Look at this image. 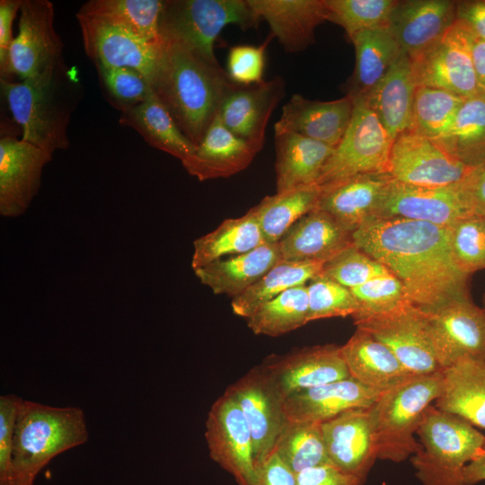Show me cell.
I'll return each mask as SVG.
<instances>
[{
    "mask_svg": "<svg viewBox=\"0 0 485 485\" xmlns=\"http://www.w3.org/2000/svg\"><path fill=\"white\" fill-rule=\"evenodd\" d=\"M354 244L402 284L423 311L468 295L469 275L456 265L447 226L402 218H372L353 232Z\"/></svg>",
    "mask_w": 485,
    "mask_h": 485,
    "instance_id": "1",
    "label": "cell"
},
{
    "mask_svg": "<svg viewBox=\"0 0 485 485\" xmlns=\"http://www.w3.org/2000/svg\"><path fill=\"white\" fill-rule=\"evenodd\" d=\"M150 84L196 146L236 85L219 63H211L185 44L163 37Z\"/></svg>",
    "mask_w": 485,
    "mask_h": 485,
    "instance_id": "2",
    "label": "cell"
},
{
    "mask_svg": "<svg viewBox=\"0 0 485 485\" xmlns=\"http://www.w3.org/2000/svg\"><path fill=\"white\" fill-rule=\"evenodd\" d=\"M1 90L22 138L48 154L69 148L68 126L81 85L64 59L23 81L0 79Z\"/></svg>",
    "mask_w": 485,
    "mask_h": 485,
    "instance_id": "3",
    "label": "cell"
},
{
    "mask_svg": "<svg viewBox=\"0 0 485 485\" xmlns=\"http://www.w3.org/2000/svg\"><path fill=\"white\" fill-rule=\"evenodd\" d=\"M89 437L78 407H53L22 400L13 446L14 485H34L38 473L58 454L84 445Z\"/></svg>",
    "mask_w": 485,
    "mask_h": 485,
    "instance_id": "4",
    "label": "cell"
},
{
    "mask_svg": "<svg viewBox=\"0 0 485 485\" xmlns=\"http://www.w3.org/2000/svg\"><path fill=\"white\" fill-rule=\"evenodd\" d=\"M442 385L443 371L415 375L379 394L369 408L378 459L401 463L420 450L415 435Z\"/></svg>",
    "mask_w": 485,
    "mask_h": 485,
    "instance_id": "5",
    "label": "cell"
},
{
    "mask_svg": "<svg viewBox=\"0 0 485 485\" xmlns=\"http://www.w3.org/2000/svg\"><path fill=\"white\" fill-rule=\"evenodd\" d=\"M420 450L410 457L421 485H465L463 471L485 446V436L459 416L430 405L417 430Z\"/></svg>",
    "mask_w": 485,
    "mask_h": 485,
    "instance_id": "6",
    "label": "cell"
},
{
    "mask_svg": "<svg viewBox=\"0 0 485 485\" xmlns=\"http://www.w3.org/2000/svg\"><path fill=\"white\" fill-rule=\"evenodd\" d=\"M259 22L247 0H166L159 31L161 37L178 40L218 64L214 47L222 30L234 24L245 31Z\"/></svg>",
    "mask_w": 485,
    "mask_h": 485,
    "instance_id": "7",
    "label": "cell"
},
{
    "mask_svg": "<svg viewBox=\"0 0 485 485\" xmlns=\"http://www.w3.org/2000/svg\"><path fill=\"white\" fill-rule=\"evenodd\" d=\"M354 102L348 128L317 181L321 189L359 174L387 172L394 139L365 101Z\"/></svg>",
    "mask_w": 485,
    "mask_h": 485,
    "instance_id": "8",
    "label": "cell"
},
{
    "mask_svg": "<svg viewBox=\"0 0 485 485\" xmlns=\"http://www.w3.org/2000/svg\"><path fill=\"white\" fill-rule=\"evenodd\" d=\"M421 311L442 370L463 359L485 362V311L471 300L469 294Z\"/></svg>",
    "mask_w": 485,
    "mask_h": 485,
    "instance_id": "9",
    "label": "cell"
},
{
    "mask_svg": "<svg viewBox=\"0 0 485 485\" xmlns=\"http://www.w3.org/2000/svg\"><path fill=\"white\" fill-rule=\"evenodd\" d=\"M54 4L48 0H22L18 33L9 49L0 79L36 77L63 60V42L54 27Z\"/></svg>",
    "mask_w": 485,
    "mask_h": 485,
    "instance_id": "10",
    "label": "cell"
},
{
    "mask_svg": "<svg viewBox=\"0 0 485 485\" xmlns=\"http://www.w3.org/2000/svg\"><path fill=\"white\" fill-rule=\"evenodd\" d=\"M472 41V33L456 20L437 42L410 58L417 87L443 89L464 99L479 97Z\"/></svg>",
    "mask_w": 485,
    "mask_h": 485,
    "instance_id": "11",
    "label": "cell"
},
{
    "mask_svg": "<svg viewBox=\"0 0 485 485\" xmlns=\"http://www.w3.org/2000/svg\"><path fill=\"white\" fill-rule=\"evenodd\" d=\"M357 329L384 344L412 375L442 372L423 312L410 301L377 314L354 319Z\"/></svg>",
    "mask_w": 485,
    "mask_h": 485,
    "instance_id": "12",
    "label": "cell"
},
{
    "mask_svg": "<svg viewBox=\"0 0 485 485\" xmlns=\"http://www.w3.org/2000/svg\"><path fill=\"white\" fill-rule=\"evenodd\" d=\"M475 215L461 181L449 186L410 185L392 178L374 218H402L449 226Z\"/></svg>",
    "mask_w": 485,
    "mask_h": 485,
    "instance_id": "13",
    "label": "cell"
},
{
    "mask_svg": "<svg viewBox=\"0 0 485 485\" xmlns=\"http://www.w3.org/2000/svg\"><path fill=\"white\" fill-rule=\"evenodd\" d=\"M205 426L210 458L230 473L238 485H253L256 468L252 437L246 419L230 392L225 390L214 401Z\"/></svg>",
    "mask_w": 485,
    "mask_h": 485,
    "instance_id": "14",
    "label": "cell"
},
{
    "mask_svg": "<svg viewBox=\"0 0 485 485\" xmlns=\"http://www.w3.org/2000/svg\"><path fill=\"white\" fill-rule=\"evenodd\" d=\"M226 390L235 398L250 428L256 468L274 453L288 423L285 399L260 366L251 368Z\"/></svg>",
    "mask_w": 485,
    "mask_h": 485,
    "instance_id": "15",
    "label": "cell"
},
{
    "mask_svg": "<svg viewBox=\"0 0 485 485\" xmlns=\"http://www.w3.org/2000/svg\"><path fill=\"white\" fill-rule=\"evenodd\" d=\"M472 168L451 156L434 140L407 130L393 140L387 173L410 185L442 187L462 181Z\"/></svg>",
    "mask_w": 485,
    "mask_h": 485,
    "instance_id": "16",
    "label": "cell"
},
{
    "mask_svg": "<svg viewBox=\"0 0 485 485\" xmlns=\"http://www.w3.org/2000/svg\"><path fill=\"white\" fill-rule=\"evenodd\" d=\"M84 48L95 66L137 70L151 81L160 40L147 41L104 19L76 13Z\"/></svg>",
    "mask_w": 485,
    "mask_h": 485,
    "instance_id": "17",
    "label": "cell"
},
{
    "mask_svg": "<svg viewBox=\"0 0 485 485\" xmlns=\"http://www.w3.org/2000/svg\"><path fill=\"white\" fill-rule=\"evenodd\" d=\"M260 366L284 399L350 377L341 347L334 344L305 347L282 356H271Z\"/></svg>",
    "mask_w": 485,
    "mask_h": 485,
    "instance_id": "18",
    "label": "cell"
},
{
    "mask_svg": "<svg viewBox=\"0 0 485 485\" xmlns=\"http://www.w3.org/2000/svg\"><path fill=\"white\" fill-rule=\"evenodd\" d=\"M40 147L4 135L0 139V214H24L37 195L44 166L52 160Z\"/></svg>",
    "mask_w": 485,
    "mask_h": 485,
    "instance_id": "19",
    "label": "cell"
},
{
    "mask_svg": "<svg viewBox=\"0 0 485 485\" xmlns=\"http://www.w3.org/2000/svg\"><path fill=\"white\" fill-rule=\"evenodd\" d=\"M321 428L331 464L364 485L378 459L369 408L345 411L322 423Z\"/></svg>",
    "mask_w": 485,
    "mask_h": 485,
    "instance_id": "20",
    "label": "cell"
},
{
    "mask_svg": "<svg viewBox=\"0 0 485 485\" xmlns=\"http://www.w3.org/2000/svg\"><path fill=\"white\" fill-rule=\"evenodd\" d=\"M285 85L281 76L251 85L236 84L217 114L230 131L260 151L269 118L285 95Z\"/></svg>",
    "mask_w": 485,
    "mask_h": 485,
    "instance_id": "21",
    "label": "cell"
},
{
    "mask_svg": "<svg viewBox=\"0 0 485 485\" xmlns=\"http://www.w3.org/2000/svg\"><path fill=\"white\" fill-rule=\"evenodd\" d=\"M456 3L397 0L387 26L401 51L413 58L437 42L456 21Z\"/></svg>",
    "mask_w": 485,
    "mask_h": 485,
    "instance_id": "22",
    "label": "cell"
},
{
    "mask_svg": "<svg viewBox=\"0 0 485 485\" xmlns=\"http://www.w3.org/2000/svg\"><path fill=\"white\" fill-rule=\"evenodd\" d=\"M355 102L346 95L333 101H312L294 94L283 106L275 133L289 132L336 147L350 123Z\"/></svg>",
    "mask_w": 485,
    "mask_h": 485,
    "instance_id": "23",
    "label": "cell"
},
{
    "mask_svg": "<svg viewBox=\"0 0 485 485\" xmlns=\"http://www.w3.org/2000/svg\"><path fill=\"white\" fill-rule=\"evenodd\" d=\"M278 243L282 260L325 263L354 245L353 231L316 208L299 219Z\"/></svg>",
    "mask_w": 485,
    "mask_h": 485,
    "instance_id": "24",
    "label": "cell"
},
{
    "mask_svg": "<svg viewBox=\"0 0 485 485\" xmlns=\"http://www.w3.org/2000/svg\"><path fill=\"white\" fill-rule=\"evenodd\" d=\"M379 393L348 377L313 387L284 400L289 422L322 424L354 409H368Z\"/></svg>",
    "mask_w": 485,
    "mask_h": 485,
    "instance_id": "25",
    "label": "cell"
},
{
    "mask_svg": "<svg viewBox=\"0 0 485 485\" xmlns=\"http://www.w3.org/2000/svg\"><path fill=\"white\" fill-rule=\"evenodd\" d=\"M247 1L288 53L301 52L313 44L316 27L327 21L325 0Z\"/></svg>",
    "mask_w": 485,
    "mask_h": 485,
    "instance_id": "26",
    "label": "cell"
},
{
    "mask_svg": "<svg viewBox=\"0 0 485 485\" xmlns=\"http://www.w3.org/2000/svg\"><path fill=\"white\" fill-rule=\"evenodd\" d=\"M259 152L230 131L216 114L194 154L181 164L200 181L227 178L246 169Z\"/></svg>",
    "mask_w": 485,
    "mask_h": 485,
    "instance_id": "27",
    "label": "cell"
},
{
    "mask_svg": "<svg viewBox=\"0 0 485 485\" xmlns=\"http://www.w3.org/2000/svg\"><path fill=\"white\" fill-rule=\"evenodd\" d=\"M391 179L387 172L365 173L322 188L318 208L354 232L374 218Z\"/></svg>",
    "mask_w": 485,
    "mask_h": 485,
    "instance_id": "28",
    "label": "cell"
},
{
    "mask_svg": "<svg viewBox=\"0 0 485 485\" xmlns=\"http://www.w3.org/2000/svg\"><path fill=\"white\" fill-rule=\"evenodd\" d=\"M341 352L350 377L379 394L415 375L384 344L359 329L341 346Z\"/></svg>",
    "mask_w": 485,
    "mask_h": 485,
    "instance_id": "29",
    "label": "cell"
},
{
    "mask_svg": "<svg viewBox=\"0 0 485 485\" xmlns=\"http://www.w3.org/2000/svg\"><path fill=\"white\" fill-rule=\"evenodd\" d=\"M281 260L278 243H265L248 252L215 260L194 271L214 294L234 298Z\"/></svg>",
    "mask_w": 485,
    "mask_h": 485,
    "instance_id": "30",
    "label": "cell"
},
{
    "mask_svg": "<svg viewBox=\"0 0 485 485\" xmlns=\"http://www.w3.org/2000/svg\"><path fill=\"white\" fill-rule=\"evenodd\" d=\"M277 192L317 183L335 147L301 135L275 133Z\"/></svg>",
    "mask_w": 485,
    "mask_h": 485,
    "instance_id": "31",
    "label": "cell"
},
{
    "mask_svg": "<svg viewBox=\"0 0 485 485\" xmlns=\"http://www.w3.org/2000/svg\"><path fill=\"white\" fill-rule=\"evenodd\" d=\"M355 48L356 64L347 95L364 100L380 84L401 49L388 26L365 30L348 38Z\"/></svg>",
    "mask_w": 485,
    "mask_h": 485,
    "instance_id": "32",
    "label": "cell"
},
{
    "mask_svg": "<svg viewBox=\"0 0 485 485\" xmlns=\"http://www.w3.org/2000/svg\"><path fill=\"white\" fill-rule=\"evenodd\" d=\"M417 85L410 57L401 52L365 101L394 139L409 130Z\"/></svg>",
    "mask_w": 485,
    "mask_h": 485,
    "instance_id": "33",
    "label": "cell"
},
{
    "mask_svg": "<svg viewBox=\"0 0 485 485\" xmlns=\"http://www.w3.org/2000/svg\"><path fill=\"white\" fill-rule=\"evenodd\" d=\"M434 406L485 428V362L463 359L444 369Z\"/></svg>",
    "mask_w": 485,
    "mask_h": 485,
    "instance_id": "34",
    "label": "cell"
},
{
    "mask_svg": "<svg viewBox=\"0 0 485 485\" xmlns=\"http://www.w3.org/2000/svg\"><path fill=\"white\" fill-rule=\"evenodd\" d=\"M119 123L135 129L151 146L181 162L196 151L197 146L181 131L153 90L143 102L121 112Z\"/></svg>",
    "mask_w": 485,
    "mask_h": 485,
    "instance_id": "35",
    "label": "cell"
},
{
    "mask_svg": "<svg viewBox=\"0 0 485 485\" xmlns=\"http://www.w3.org/2000/svg\"><path fill=\"white\" fill-rule=\"evenodd\" d=\"M265 243L251 208L240 217L225 219L215 230L196 239L191 267L194 270L215 260L248 252Z\"/></svg>",
    "mask_w": 485,
    "mask_h": 485,
    "instance_id": "36",
    "label": "cell"
},
{
    "mask_svg": "<svg viewBox=\"0 0 485 485\" xmlns=\"http://www.w3.org/2000/svg\"><path fill=\"white\" fill-rule=\"evenodd\" d=\"M322 189L305 186L267 196L251 207L267 243H278L304 216L318 208Z\"/></svg>",
    "mask_w": 485,
    "mask_h": 485,
    "instance_id": "37",
    "label": "cell"
},
{
    "mask_svg": "<svg viewBox=\"0 0 485 485\" xmlns=\"http://www.w3.org/2000/svg\"><path fill=\"white\" fill-rule=\"evenodd\" d=\"M323 264L317 261L279 260L251 287L233 298V313L247 319L263 304L290 288L306 285L322 274Z\"/></svg>",
    "mask_w": 485,
    "mask_h": 485,
    "instance_id": "38",
    "label": "cell"
},
{
    "mask_svg": "<svg viewBox=\"0 0 485 485\" xmlns=\"http://www.w3.org/2000/svg\"><path fill=\"white\" fill-rule=\"evenodd\" d=\"M434 141L467 166L474 167L484 162L485 99H465L449 128Z\"/></svg>",
    "mask_w": 485,
    "mask_h": 485,
    "instance_id": "39",
    "label": "cell"
},
{
    "mask_svg": "<svg viewBox=\"0 0 485 485\" xmlns=\"http://www.w3.org/2000/svg\"><path fill=\"white\" fill-rule=\"evenodd\" d=\"M163 0H90L78 13L95 16L119 25L151 42L160 40L159 22Z\"/></svg>",
    "mask_w": 485,
    "mask_h": 485,
    "instance_id": "40",
    "label": "cell"
},
{
    "mask_svg": "<svg viewBox=\"0 0 485 485\" xmlns=\"http://www.w3.org/2000/svg\"><path fill=\"white\" fill-rule=\"evenodd\" d=\"M306 285L290 288L260 306L246 319L250 330L256 335L278 337L308 323Z\"/></svg>",
    "mask_w": 485,
    "mask_h": 485,
    "instance_id": "41",
    "label": "cell"
},
{
    "mask_svg": "<svg viewBox=\"0 0 485 485\" xmlns=\"http://www.w3.org/2000/svg\"><path fill=\"white\" fill-rule=\"evenodd\" d=\"M464 100L449 91L418 86L409 130L432 140L439 138L453 122Z\"/></svg>",
    "mask_w": 485,
    "mask_h": 485,
    "instance_id": "42",
    "label": "cell"
},
{
    "mask_svg": "<svg viewBox=\"0 0 485 485\" xmlns=\"http://www.w3.org/2000/svg\"><path fill=\"white\" fill-rule=\"evenodd\" d=\"M274 453L295 474L313 467L331 464L321 424L288 421L277 442Z\"/></svg>",
    "mask_w": 485,
    "mask_h": 485,
    "instance_id": "43",
    "label": "cell"
},
{
    "mask_svg": "<svg viewBox=\"0 0 485 485\" xmlns=\"http://www.w3.org/2000/svg\"><path fill=\"white\" fill-rule=\"evenodd\" d=\"M397 0H325L327 21L342 27L348 37L386 26Z\"/></svg>",
    "mask_w": 485,
    "mask_h": 485,
    "instance_id": "44",
    "label": "cell"
},
{
    "mask_svg": "<svg viewBox=\"0 0 485 485\" xmlns=\"http://www.w3.org/2000/svg\"><path fill=\"white\" fill-rule=\"evenodd\" d=\"M95 67L105 98L120 113L143 102L153 90L147 78L137 70L99 65Z\"/></svg>",
    "mask_w": 485,
    "mask_h": 485,
    "instance_id": "45",
    "label": "cell"
},
{
    "mask_svg": "<svg viewBox=\"0 0 485 485\" xmlns=\"http://www.w3.org/2000/svg\"><path fill=\"white\" fill-rule=\"evenodd\" d=\"M448 227L454 260L465 274L485 269V231L481 216L457 220Z\"/></svg>",
    "mask_w": 485,
    "mask_h": 485,
    "instance_id": "46",
    "label": "cell"
},
{
    "mask_svg": "<svg viewBox=\"0 0 485 485\" xmlns=\"http://www.w3.org/2000/svg\"><path fill=\"white\" fill-rule=\"evenodd\" d=\"M306 287L308 322L332 317H353L358 310L351 290L322 274L309 281Z\"/></svg>",
    "mask_w": 485,
    "mask_h": 485,
    "instance_id": "47",
    "label": "cell"
},
{
    "mask_svg": "<svg viewBox=\"0 0 485 485\" xmlns=\"http://www.w3.org/2000/svg\"><path fill=\"white\" fill-rule=\"evenodd\" d=\"M390 273L378 260L355 244L323 264L322 274L349 288Z\"/></svg>",
    "mask_w": 485,
    "mask_h": 485,
    "instance_id": "48",
    "label": "cell"
},
{
    "mask_svg": "<svg viewBox=\"0 0 485 485\" xmlns=\"http://www.w3.org/2000/svg\"><path fill=\"white\" fill-rule=\"evenodd\" d=\"M350 290L358 304L353 320L390 311L409 301L401 282L391 272Z\"/></svg>",
    "mask_w": 485,
    "mask_h": 485,
    "instance_id": "49",
    "label": "cell"
},
{
    "mask_svg": "<svg viewBox=\"0 0 485 485\" xmlns=\"http://www.w3.org/2000/svg\"><path fill=\"white\" fill-rule=\"evenodd\" d=\"M272 35L259 45H236L228 52L226 73L233 83L238 85H251L263 81L265 55Z\"/></svg>",
    "mask_w": 485,
    "mask_h": 485,
    "instance_id": "50",
    "label": "cell"
},
{
    "mask_svg": "<svg viewBox=\"0 0 485 485\" xmlns=\"http://www.w3.org/2000/svg\"><path fill=\"white\" fill-rule=\"evenodd\" d=\"M22 400L21 397L13 393L0 396V485H14L13 446Z\"/></svg>",
    "mask_w": 485,
    "mask_h": 485,
    "instance_id": "51",
    "label": "cell"
},
{
    "mask_svg": "<svg viewBox=\"0 0 485 485\" xmlns=\"http://www.w3.org/2000/svg\"><path fill=\"white\" fill-rule=\"evenodd\" d=\"M295 485H363L356 477L331 464L306 469L296 474Z\"/></svg>",
    "mask_w": 485,
    "mask_h": 485,
    "instance_id": "52",
    "label": "cell"
},
{
    "mask_svg": "<svg viewBox=\"0 0 485 485\" xmlns=\"http://www.w3.org/2000/svg\"><path fill=\"white\" fill-rule=\"evenodd\" d=\"M296 474L273 453L256 467L253 485H295Z\"/></svg>",
    "mask_w": 485,
    "mask_h": 485,
    "instance_id": "53",
    "label": "cell"
},
{
    "mask_svg": "<svg viewBox=\"0 0 485 485\" xmlns=\"http://www.w3.org/2000/svg\"><path fill=\"white\" fill-rule=\"evenodd\" d=\"M22 0L0 1V75L4 73L8 60L9 49L13 40V23L20 12Z\"/></svg>",
    "mask_w": 485,
    "mask_h": 485,
    "instance_id": "54",
    "label": "cell"
},
{
    "mask_svg": "<svg viewBox=\"0 0 485 485\" xmlns=\"http://www.w3.org/2000/svg\"><path fill=\"white\" fill-rule=\"evenodd\" d=\"M456 20L472 35L485 41V0H463L456 3Z\"/></svg>",
    "mask_w": 485,
    "mask_h": 485,
    "instance_id": "55",
    "label": "cell"
},
{
    "mask_svg": "<svg viewBox=\"0 0 485 485\" xmlns=\"http://www.w3.org/2000/svg\"><path fill=\"white\" fill-rule=\"evenodd\" d=\"M473 212L477 216L485 215V161L472 168L461 181Z\"/></svg>",
    "mask_w": 485,
    "mask_h": 485,
    "instance_id": "56",
    "label": "cell"
},
{
    "mask_svg": "<svg viewBox=\"0 0 485 485\" xmlns=\"http://www.w3.org/2000/svg\"><path fill=\"white\" fill-rule=\"evenodd\" d=\"M472 56L479 97L485 99V41L474 36Z\"/></svg>",
    "mask_w": 485,
    "mask_h": 485,
    "instance_id": "57",
    "label": "cell"
},
{
    "mask_svg": "<svg viewBox=\"0 0 485 485\" xmlns=\"http://www.w3.org/2000/svg\"><path fill=\"white\" fill-rule=\"evenodd\" d=\"M463 478L465 485H475L485 481V446L481 454L466 465Z\"/></svg>",
    "mask_w": 485,
    "mask_h": 485,
    "instance_id": "58",
    "label": "cell"
},
{
    "mask_svg": "<svg viewBox=\"0 0 485 485\" xmlns=\"http://www.w3.org/2000/svg\"><path fill=\"white\" fill-rule=\"evenodd\" d=\"M481 216V219H482L483 228H484V231H485V215Z\"/></svg>",
    "mask_w": 485,
    "mask_h": 485,
    "instance_id": "59",
    "label": "cell"
},
{
    "mask_svg": "<svg viewBox=\"0 0 485 485\" xmlns=\"http://www.w3.org/2000/svg\"><path fill=\"white\" fill-rule=\"evenodd\" d=\"M483 309H484V311H485V295H484V296H483Z\"/></svg>",
    "mask_w": 485,
    "mask_h": 485,
    "instance_id": "60",
    "label": "cell"
}]
</instances>
